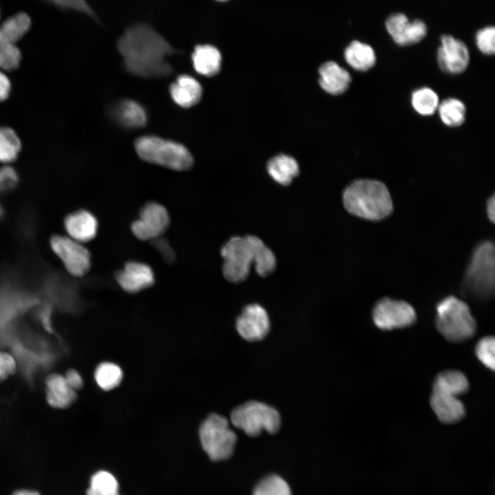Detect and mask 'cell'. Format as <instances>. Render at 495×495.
I'll return each instance as SVG.
<instances>
[{"instance_id": "obj_14", "label": "cell", "mask_w": 495, "mask_h": 495, "mask_svg": "<svg viewBox=\"0 0 495 495\" xmlns=\"http://www.w3.org/2000/svg\"><path fill=\"white\" fill-rule=\"evenodd\" d=\"M437 61L440 68L449 74L464 72L470 62V53L466 45L452 35L441 37V45L437 50Z\"/></svg>"}, {"instance_id": "obj_17", "label": "cell", "mask_w": 495, "mask_h": 495, "mask_svg": "<svg viewBox=\"0 0 495 495\" xmlns=\"http://www.w3.org/2000/svg\"><path fill=\"white\" fill-rule=\"evenodd\" d=\"M64 227L70 238L82 243L91 241L96 236L98 222L91 212L81 209L66 216Z\"/></svg>"}, {"instance_id": "obj_44", "label": "cell", "mask_w": 495, "mask_h": 495, "mask_svg": "<svg viewBox=\"0 0 495 495\" xmlns=\"http://www.w3.org/2000/svg\"><path fill=\"white\" fill-rule=\"evenodd\" d=\"M4 216H5V210H4L3 206L0 203V221L4 218Z\"/></svg>"}, {"instance_id": "obj_5", "label": "cell", "mask_w": 495, "mask_h": 495, "mask_svg": "<svg viewBox=\"0 0 495 495\" xmlns=\"http://www.w3.org/2000/svg\"><path fill=\"white\" fill-rule=\"evenodd\" d=\"M435 324L443 337L452 342L470 339L476 330L468 305L454 296L443 298L437 305Z\"/></svg>"}, {"instance_id": "obj_18", "label": "cell", "mask_w": 495, "mask_h": 495, "mask_svg": "<svg viewBox=\"0 0 495 495\" xmlns=\"http://www.w3.org/2000/svg\"><path fill=\"white\" fill-rule=\"evenodd\" d=\"M170 94L174 102L184 108L196 104L202 96L199 82L188 75H180L171 84Z\"/></svg>"}, {"instance_id": "obj_38", "label": "cell", "mask_w": 495, "mask_h": 495, "mask_svg": "<svg viewBox=\"0 0 495 495\" xmlns=\"http://www.w3.org/2000/svg\"><path fill=\"white\" fill-rule=\"evenodd\" d=\"M151 242L153 246L166 263H171L175 260V252L166 239L160 236L152 240Z\"/></svg>"}, {"instance_id": "obj_36", "label": "cell", "mask_w": 495, "mask_h": 495, "mask_svg": "<svg viewBox=\"0 0 495 495\" xmlns=\"http://www.w3.org/2000/svg\"><path fill=\"white\" fill-rule=\"evenodd\" d=\"M63 10H73L98 20L96 14L87 0H45Z\"/></svg>"}, {"instance_id": "obj_43", "label": "cell", "mask_w": 495, "mask_h": 495, "mask_svg": "<svg viewBox=\"0 0 495 495\" xmlns=\"http://www.w3.org/2000/svg\"><path fill=\"white\" fill-rule=\"evenodd\" d=\"M12 495H41L38 492L29 490H19L15 491Z\"/></svg>"}, {"instance_id": "obj_27", "label": "cell", "mask_w": 495, "mask_h": 495, "mask_svg": "<svg viewBox=\"0 0 495 495\" xmlns=\"http://www.w3.org/2000/svg\"><path fill=\"white\" fill-rule=\"evenodd\" d=\"M439 114L442 122L449 126L462 124L465 117V107L456 98H448L439 104Z\"/></svg>"}, {"instance_id": "obj_46", "label": "cell", "mask_w": 495, "mask_h": 495, "mask_svg": "<svg viewBox=\"0 0 495 495\" xmlns=\"http://www.w3.org/2000/svg\"><path fill=\"white\" fill-rule=\"evenodd\" d=\"M117 495H119V494H117Z\"/></svg>"}, {"instance_id": "obj_25", "label": "cell", "mask_w": 495, "mask_h": 495, "mask_svg": "<svg viewBox=\"0 0 495 495\" xmlns=\"http://www.w3.org/2000/svg\"><path fill=\"white\" fill-rule=\"evenodd\" d=\"M31 26V19L25 12H19L7 19L0 25V36L16 44L26 34Z\"/></svg>"}, {"instance_id": "obj_41", "label": "cell", "mask_w": 495, "mask_h": 495, "mask_svg": "<svg viewBox=\"0 0 495 495\" xmlns=\"http://www.w3.org/2000/svg\"><path fill=\"white\" fill-rule=\"evenodd\" d=\"M11 84L8 76L0 71V101L6 100L10 92Z\"/></svg>"}, {"instance_id": "obj_23", "label": "cell", "mask_w": 495, "mask_h": 495, "mask_svg": "<svg viewBox=\"0 0 495 495\" xmlns=\"http://www.w3.org/2000/svg\"><path fill=\"white\" fill-rule=\"evenodd\" d=\"M267 170L274 181L283 186L289 184L299 173L296 160L286 155L272 158L267 164Z\"/></svg>"}, {"instance_id": "obj_40", "label": "cell", "mask_w": 495, "mask_h": 495, "mask_svg": "<svg viewBox=\"0 0 495 495\" xmlns=\"http://www.w3.org/2000/svg\"><path fill=\"white\" fill-rule=\"evenodd\" d=\"M67 384L74 390L80 389L83 385L82 378L75 370H69L65 376Z\"/></svg>"}, {"instance_id": "obj_10", "label": "cell", "mask_w": 495, "mask_h": 495, "mask_svg": "<svg viewBox=\"0 0 495 495\" xmlns=\"http://www.w3.org/2000/svg\"><path fill=\"white\" fill-rule=\"evenodd\" d=\"M50 243L71 276L80 278L89 271L91 255L81 243L70 237L55 234L50 238Z\"/></svg>"}, {"instance_id": "obj_37", "label": "cell", "mask_w": 495, "mask_h": 495, "mask_svg": "<svg viewBox=\"0 0 495 495\" xmlns=\"http://www.w3.org/2000/svg\"><path fill=\"white\" fill-rule=\"evenodd\" d=\"M19 177L14 168L4 166L0 168V192L11 190L16 187Z\"/></svg>"}, {"instance_id": "obj_1", "label": "cell", "mask_w": 495, "mask_h": 495, "mask_svg": "<svg viewBox=\"0 0 495 495\" xmlns=\"http://www.w3.org/2000/svg\"><path fill=\"white\" fill-rule=\"evenodd\" d=\"M124 67L132 74L163 77L172 72L167 58L177 50L153 26L136 23L128 26L117 41Z\"/></svg>"}, {"instance_id": "obj_24", "label": "cell", "mask_w": 495, "mask_h": 495, "mask_svg": "<svg viewBox=\"0 0 495 495\" xmlns=\"http://www.w3.org/2000/svg\"><path fill=\"white\" fill-rule=\"evenodd\" d=\"M116 117L127 128H139L145 125L147 118L144 108L133 100H124L116 109Z\"/></svg>"}, {"instance_id": "obj_31", "label": "cell", "mask_w": 495, "mask_h": 495, "mask_svg": "<svg viewBox=\"0 0 495 495\" xmlns=\"http://www.w3.org/2000/svg\"><path fill=\"white\" fill-rule=\"evenodd\" d=\"M21 150V141L10 128L0 127V162L14 161Z\"/></svg>"}, {"instance_id": "obj_2", "label": "cell", "mask_w": 495, "mask_h": 495, "mask_svg": "<svg viewBox=\"0 0 495 495\" xmlns=\"http://www.w3.org/2000/svg\"><path fill=\"white\" fill-rule=\"evenodd\" d=\"M223 259L222 272L229 282L245 280L254 265L256 273L263 277L271 274L276 265L272 251L257 236H234L221 250Z\"/></svg>"}, {"instance_id": "obj_30", "label": "cell", "mask_w": 495, "mask_h": 495, "mask_svg": "<svg viewBox=\"0 0 495 495\" xmlns=\"http://www.w3.org/2000/svg\"><path fill=\"white\" fill-rule=\"evenodd\" d=\"M411 103L414 109L422 116L434 113L439 106V97L430 88L422 87L412 94Z\"/></svg>"}, {"instance_id": "obj_19", "label": "cell", "mask_w": 495, "mask_h": 495, "mask_svg": "<svg viewBox=\"0 0 495 495\" xmlns=\"http://www.w3.org/2000/svg\"><path fill=\"white\" fill-rule=\"evenodd\" d=\"M318 72L321 87L333 95L344 93L351 80L349 72L333 61H328L322 65Z\"/></svg>"}, {"instance_id": "obj_9", "label": "cell", "mask_w": 495, "mask_h": 495, "mask_svg": "<svg viewBox=\"0 0 495 495\" xmlns=\"http://www.w3.org/2000/svg\"><path fill=\"white\" fill-rule=\"evenodd\" d=\"M372 319L377 328L390 331L411 326L416 321L417 315L408 302L385 297L375 305Z\"/></svg>"}, {"instance_id": "obj_45", "label": "cell", "mask_w": 495, "mask_h": 495, "mask_svg": "<svg viewBox=\"0 0 495 495\" xmlns=\"http://www.w3.org/2000/svg\"><path fill=\"white\" fill-rule=\"evenodd\" d=\"M217 1H227V0H217Z\"/></svg>"}, {"instance_id": "obj_32", "label": "cell", "mask_w": 495, "mask_h": 495, "mask_svg": "<svg viewBox=\"0 0 495 495\" xmlns=\"http://www.w3.org/2000/svg\"><path fill=\"white\" fill-rule=\"evenodd\" d=\"M253 495H292L287 482L277 475L263 479L254 488Z\"/></svg>"}, {"instance_id": "obj_26", "label": "cell", "mask_w": 495, "mask_h": 495, "mask_svg": "<svg viewBox=\"0 0 495 495\" xmlns=\"http://www.w3.org/2000/svg\"><path fill=\"white\" fill-rule=\"evenodd\" d=\"M432 388L448 390L459 396L468 390L469 382L462 372L456 370H448L436 376Z\"/></svg>"}, {"instance_id": "obj_28", "label": "cell", "mask_w": 495, "mask_h": 495, "mask_svg": "<svg viewBox=\"0 0 495 495\" xmlns=\"http://www.w3.org/2000/svg\"><path fill=\"white\" fill-rule=\"evenodd\" d=\"M122 376L120 367L108 362L99 364L94 373L96 383L104 390H110L117 387L120 384Z\"/></svg>"}, {"instance_id": "obj_7", "label": "cell", "mask_w": 495, "mask_h": 495, "mask_svg": "<svg viewBox=\"0 0 495 495\" xmlns=\"http://www.w3.org/2000/svg\"><path fill=\"white\" fill-rule=\"evenodd\" d=\"M230 420L234 427L250 437L258 436L263 430L276 433L281 422L275 408L256 401H250L235 408L231 412Z\"/></svg>"}, {"instance_id": "obj_13", "label": "cell", "mask_w": 495, "mask_h": 495, "mask_svg": "<svg viewBox=\"0 0 495 495\" xmlns=\"http://www.w3.org/2000/svg\"><path fill=\"white\" fill-rule=\"evenodd\" d=\"M236 328L244 340L250 342L261 340L270 331V321L268 314L258 304L248 305L236 318Z\"/></svg>"}, {"instance_id": "obj_3", "label": "cell", "mask_w": 495, "mask_h": 495, "mask_svg": "<svg viewBox=\"0 0 495 495\" xmlns=\"http://www.w3.org/2000/svg\"><path fill=\"white\" fill-rule=\"evenodd\" d=\"M342 201L348 212L370 221L384 219L393 210L388 188L374 179H359L350 184L343 192Z\"/></svg>"}, {"instance_id": "obj_21", "label": "cell", "mask_w": 495, "mask_h": 495, "mask_svg": "<svg viewBox=\"0 0 495 495\" xmlns=\"http://www.w3.org/2000/svg\"><path fill=\"white\" fill-rule=\"evenodd\" d=\"M191 58L194 69L201 75L210 77L220 70L221 53L211 45H197L193 50Z\"/></svg>"}, {"instance_id": "obj_39", "label": "cell", "mask_w": 495, "mask_h": 495, "mask_svg": "<svg viewBox=\"0 0 495 495\" xmlns=\"http://www.w3.org/2000/svg\"><path fill=\"white\" fill-rule=\"evenodd\" d=\"M16 371V362L13 357L6 352L0 351V382L7 379Z\"/></svg>"}, {"instance_id": "obj_34", "label": "cell", "mask_w": 495, "mask_h": 495, "mask_svg": "<svg viewBox=\"0 0 495 495\" xmlns=\"http://www.w3.org/2000/svg\"><path fill=\"white\" fill-rule=\"evenodd\" d=\"M475 353L479 361L487 368H495V340L493 336L482 338L476 344Z\"/></svg>"}, {"instance_id": "obj_35", "label": "cell", "mask_w": 495, "mask_h": 495, "mask_svg": "<svg viewBox=\"0 0 495 495\" xmlns=\"http://www.w3.org/2000/svg\"><path fill=\"white\" fill-rule=\"evenodd\" d=\"M476 44L478 50L487 55L495 52V28L493 25L485 27L476 34Z\"/></svg>"}, {"instance_id": "obj_29", "label": "cell", "mask_w": 495, "mask_h": 495, "mask_svg": "<svg viewBox=\"0 0 495 495\" xmlns=\"http://www.w3.org/2000/svg\"><path fill=\"white\" fill-rule=\"evenodd\" d=\"M118 483L116 477L109 472L101 470L91 478L90 485L86 495H117Z\"/></svg>"}, {"instance_id": "obj_20", "label": "cell", "mask_w": 495, "mask_h": 495, "mask_svg": "<svg viewBox=\"0 0 495 495\" xmlns=\"http://www.w3.org/2000/svg\"><path fill=\"white\" fill-rule=\"evenodd\" d=\"M47 401L50 406L65 408L71 406L76 399V391L67 383L65 377L52 374L46 379Z\"/></svg>"}, {"instance_id": "obj_33", "label": "cell", "mask_w": 495, "mask_h": 495, "mask_svg": "<svg viewBox=\"0 0 495 495\" xmlns=\"http://www.w3.org/2000/svg\"><path fill=\"white\" fill-rule=\"evenodd\" d=\"M21 60V53L16 44L0 36V69H16Z\"/></svg>"}, {"instance_id": "obj_22", "label": "cell", "mask_w": 495, "mask_h": 495, "mask_svg": "<svg viewBox=\"0 0 495 495\" xmlns=\"http://www.w3.org/2000/svg\"><path fill=\"white\" fill-rule=\"evenodd\" d=\"M346 63L353 69L364 72L373 67L376 56L373 47L359 41H352L344 50Z\"/></svg>"}, {"instance_id": "obj_8", "label": "cell", "mask_w": 495, "mask_h": 495, "mask_svg": "<svg viewBox=\"0 0 495 495\" xmlns=\"http://www.w3.org/2000/svg\"><path fill=\"white\" fill-rule=\"evenodd\" d=\"M203 449L212 461L224 460L233 453L236 435L230 428L226 418L218 414L210 415L199 428Z\"/></svg>"}, {"instance_id": "obj_12", "label": "cell", "mask_w": 495, "mask_h": 495, "mask_svg": "<svg viewBox=\"0 0 495 495\" xmlns=\"http://www.w3.org/2000/svg\"><path fill=\"white\" fill-rule=\"evenodd\" d=\"M385 27L394 42L401 46L417 43L427 34V25L424 21H410L402 12L391 14L386 19Z\"/></svg>"}, {"instance_id": "obj_16", "label": "cell", "mask_w": 495, "mask_h": 495, "mask_svg": "<svg viewBox=\"0 0 495 495\" xmlns=\"http://www.w3.org/2000/svg\"><path fill=\"white\" fill-rule=\"evenodd\" d=\"M430 404L437 417L444 424L456 423L465 414L462 402L450 391L432 389Z\"/></svg>"}, {"instance_id": "obj_15", "label": "cell", "mask_w": 495, "mask_h": 495, "mask_svg": "<svg viewBox=\"0 0 495 495\" xmlns=\"http://www.w3.org/2000/svg\"><path fill=\"white\" fill-rule=\"evenodd\" d=\"M116 280L124 292L133 294L152 286L155 282V275L148 265L131 261L116 272Z\"/></svg>"}, {"instance_id": "obj_11", "label": "cell", "mask_w": 495, "mask_h": 495, "mask_svg": "<svg viewBox=\"0 0 495 495\" xmlns=\"http://www.w3.org/2000/svg\"><path fill=\"white\" fill-rule=\"evenodd\" d=\"M166 208L156 202H149L141 209L139 217L131 226L133 235L142 241H152L162 236L169 226Z\"/></svg>"}, {"instance_id": "obj_4", "label": "cell", "mask_w": 495, "mask_h": 495, "mask_svg": "<svg viewBox=\"0 0 495 495\" xmlns=\"http://www.w3.org/2000/svg\"><path fill=\"white\" fill-rule=\"evenodd\" d=\"M495 289V253L490 241L480 243L474 250L465 270L461 291L479 300L493 296Z\"/></svg>"}, {"instance_id": "obj_6", "label": "cell", "mask_w": 495, "mask_h": 495, "mask_svg": "<svg viewBox=\"0 0 495 495\" xmlns=\"http://www.w3.org/2000/svg\"><path fill=\"white\" fill-rule=\"evenodd\" d=\"M137 153L143 160L175 170H188L193 159L182 144L154 135H145L135 142Z\"/></svg>"}, {"instance_id": "obj_42", "label": "cell", "mask_w": 495, "mask_h": 495, "mask_svg": "<svg viewBox=\"0 0 495 495\" xmlns=\"http://www.w3.org/2000/svg\"><path fill=\"white\" fill-rule=\"evenodd\" d=\"M486 212L488 219L494 223L495 219V197L493 195L490 197L486 204Z\"/></svg>"}]
</instances>
